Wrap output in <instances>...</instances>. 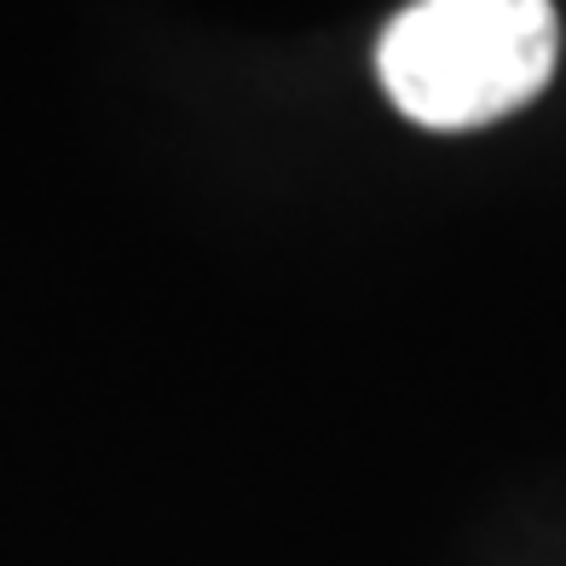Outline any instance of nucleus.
Listing matches in <instances>:
<instances>
[{"mask_svg": "<svg viewBox=\"0 0 566 566\" xmlns=\"http://www.w3.org/2000/svg\"><path fill=\"white\" fill-rule=\"evenodd\" d=\"M560 18L549 0H410L376 41L394 111L433 134L503 122L549 87Z\"/></svg>", "mask_w": 566, "mask_h": 566, "instance_id": "nucleus-1", "label": "nucleus"}]
</instances>
